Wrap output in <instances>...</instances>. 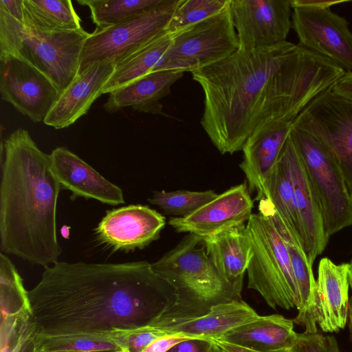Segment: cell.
I'll use <instances>...</instances> for the list:
<instances>
[{"mask_svg": "<svg viewBox=\"0 0 352 352\" xmlns=\"http://www.w3.org/2000/svg\"><path fill=\"white\" fill-rule=\"evenodd\" d=\"M191 74L204 95L200 124L222 155L241 151L263 119L295 120L336 80L329 59L287 41L238 50Z\"/></svg>", "mask_w": 352, "mask_h": 352, "instance_id": "1", "label": "cell"}, {"mask_svg": "<svg viewBox=\"0 0 352 352\" xmlns=\"http://www.w3.org/2000/svg\"><path fill=\"white\" fill-rule=\"evenodd\" d=\"M0 184L1 252L47 267L58 261L56 234L60 184L50 155L41 151L28 131L18 129L2 143Z\"/></svg>", "mask_w": 352, "mask_h": 352, "instance_id": "2", "label": "cell"}, {"mask_svg": "<svg viewBox=\"0 0 352 352\" xmlns=\"http://www.w3.org/2000/svg\"><path fill=\"white\" fill-rule=\"evenodd\" d=\"M202 243V238L188 234L159 260L152 263L153 270L174 289L173 306L150 327L197 317L217 305L241 300L219 274Z\"/></svg>", "mask_w": 352, "mask_h": 352, "instance_id": "3", "label": "cell"}, {"mask_svg": "<svg viewBox=\"0 0 352 352\" xmlns=\"http://www.w3.org/2000/svg\"><path fill=\"white\" fill-rule=\"evenodd\" d=\"M91 33L34 30L0 10V58L23 59L45 75L60 93L78 74L84 43Z\"/></svg>", "mask_w": 352, "mask_h": 352, "instance_id": "4", "label": "cell"}, {"mask_svg": "<svg viewBox=\"0 0 352 352\" xmlns=\"http://www.w3.org/2000/svg\"><path fill=\"white\" fill-rule=\"evenodd\" d=\"M251 244L248 287L272 309L300 307V298L286 243L273 221L260 212L246 223Z\"/></svg>", "mask_w": 352, "mask_h": 352, "instance_id": "5", "label": "cell"}, {"mask_svg": "<svg viewBox=\"0 0 352 352\" xmlns=\"http://www.w3.org/2000/svg\"><path fill=\"white\" fill-rule=\"evenodd\" d=\"M290 136L319 199L329 239L352 225V197L338 164L325 144L294 123Z\"/></svg>", "mask_w": 352, "mask_h": 352, "instance_id": "6", "label": "cell"}, {"mask_svg": "<svg viewBox=\"0 0 352 352\" xmlns=\"http://www.w3.org/2000/svg\"><path fill=\"white\" fill-rule=\"evenodd\" d=\"M152 72H192L225 59L239 50L229 6L223 11L172 36Z\"/></svg>", "mask_w": 352, "mask_h": 352, "instance_id": "7", "label": "cell"}, {"mask_svg": "<svg viewBox=\"0 0 352 352\" xmlns=\"http://www.w3.org/2000/svg\"><path fill=\"white\" fill-rule=\"evenodd\" d=\"M182 0H161L145 11L120 24L91 33L80 58L78 74L98 63H116L166 32L167 26Z\"/></svg>", "mask_w": 352, "mask_h": 352, "instance_id": "8", "label": "cell"}, {"mask_svg": "<svg viewBox=\"0 0 352 352\" xmlns=\"http://www.w3.org/2000/svg\"><path fill=\"white\" fill-rule=\"evenodd\" d=\"M293 123L327 146L352 197V100L329 88L313 100Z\"/></svg>", "mask_w": 352, "mask_h": 352, "instance_id": "9", "label": "cell"}, {"mask_svg": "<svg viewBox=\"0 0 352 352\" xmlns=\"http://www.w3.org/2000/svg\"><path fill=\"white\" fill-rule=\"evenodd\" d=\"M292 23L298 45L352 72V33L344 18L329 8H292Z\"/></svg>", "mask_w": 352, "mask_h": 352, "instance_id": "10", "label": "cell"}, {"mask_svg": "<svg viewBox=\"0 0 352 352\" xmlns=\"http://www.w3.org/2000/svg\"><path fill=\"white\" fill-rule=\"evenodd\" d=\"M291 0H230L239 50L250 51L284 41L292 27Z\"/></svg>", "mask_w": 352, "mask_h": 352, "instance_id": "11", "label": "cell"}, {"mask_svg": "<svg viewBox=\"0 0 352 352\" xmlns=\"http://www.w3.org/2000/svg\"><path fill=\"white\" fill-rule=\"evenodd\" d=\"M1 98L32 121H43L61 93L43 73L27 61L0 58Z\"/></svg>", "mask_w": 352, "mask_h": 352, "instance_id": "12", "label": "cell"}, {"mask_svg": "<svg viewBox=\"0 0 352 352\" xmlns=\"http://www.w3.org/2000/svg\"><path fill=\"white\" fill-rule=\"evenodd\" d=\"M287 165L300 233L301 247L309 263L324 251L328 238L318 196L290 134L282 150Z\"/></svg>", "mask_w": 352, "mask_h": 352, "instance_id": "13", "label": "cell"}, {"mask_svg": "<svg viewBox=\"0 0 352 352\" xmlns=\"http://www.w3.org/2000/svg\"><path fill=\"white\" fill-rule=\"evenodd\" d=\"M165 224V217L148 206L129 205L107 210L95 232L113 251L128 252L157 240Z\"/></svg>", "mask_w": 352, "mask_h": 352, "instance_id": "14", "label": "cell"}, {"mask_svg": "<svg viewBox=\"0 0 352 352\" xmlns=\"http://www.w3.org/2000/svg\"><path fill=\"white\" fill-rule=\"evenodd\" d=\"M253 200L246 182L217 195L192 213L171 218L168 224L178 232L204 238L226 228L246 223L252 215Z\"/></svg>", "mask_w": 352, "mask_h": 352, "instance_id": "15", "label": "cell"}, {"mask_svg": "<svg viewBox=\"0 0 352 352\" xmlns=\"http://www.w3.org/2000/svg\"><path fill=\"white\" fill-rule=\"evenodd\" d=\"M294 121L287 118L261 120L242 147L239 166L250 192L256 191L258 201L263 198L265 183L279 159Z\"/></svg>", "mask_w": 352, "mask_h": 352, "instance_id": "16", "label": "cell"}, {"mask_svg": "<svg viewBox=\"0 0 352 352\" xmlns=\"http://www.w3.org/2000/svg\"><path fill=\"white\" fill-rule=\"evenodd\" d=\"M116 67L111 60L98 63L79 74L61 93L43 122L60 129L85 115L102 90Z\"/></svg>", "mask_w": 352, "mask_h": 352, "instance_id": "17", "label": "cell"}, {"mask_svg": "<svg viewBox=\"0 0 352 352\" xmlns=\"http://www.w3.org/2000/svg\"><path fill=\"white\" fill-rule=\"evenodd\" d=\"M50 155L52 170L60 184L74 197L94 199L109 205L124 203L122 190L65 147Z\"/></svg>", "mask_w": 352, "mask_h": 352, "instance_id": "18", "label": "cell"}, {"mask_svg": "<svg viewBox=\"0 0 352 352\" xmlns=\"http://www.w3.org/2000/svg\"><path fill=\"white\" fill-rule=\"evenodd\" d=\"M349 263L336 265L328 258L320 260L316 279L314 320L325 333L338 332L348 320Z\"/></svg>", "mask_w": 352, "mask_h": 352, "instance_id": "19", "label": "cell"}, {"mask_svg": "<svg viewBox=\"0 0 352 352\" xmlns=\"http://www.w3.org/2000/svg\"><path fill=\"white\" fill-rule=\"evenodd\" d=\"M202 244L219 274L241 296L244 276L252 254L246 223L202 238Z\"/></svg>", "mask_w": 352, "mask_h": 352, "instance_id": "20", "label": "cell"}, {"mask_svg": "<svg viewBox=\"0 0 352 352\" xmlns=\"http://www.w3.org/2000/svg\"><path fill=\"white\" fill-rule=\"evenodd\" d=\"M184 73L175 70L151 72L109 93L104 108L107 112L115 113L131 107L140 112L168 116L164 112L160 100L170 94L171 86Z\"/></svg>", "mask_w": 352, "mask_h": 352, "instance_id": "21", "label": "cell"}, {"mask_svg": "<svg viewBox=\"0 0 352 352\" xmlns=\"http://www.w3.org/2000/svg\"><path fill=\"white\" fill-rule=\"evenodd\" d=\"M258 316V314L241 299L214 305L204 315L157 328L171 334L182 333L198 338L218 340L230 330Z\"/></svg>", "mask_w": 352, "mask_h": 352, "instance_id": "22", "label": "cell"}, {"mask_svg": "<svg viewBox=\"0 0 352 352\" xmlns=\"http://www.w3.org/2000/svg\"><path fill=\"white\" fill-rule=\"evenodd\" d=\"M294 323L293 320L279 314L258 316L218 340L258 351L293 347L298 333L294 331Z\"/></svg>", "mask_w": 352, "mask_h": 352, "instance_id": "23", "label": "cell"}, {"mask_svg": "<svg viewBox=\"0 0 352 352\" xmlns=\"http://www.w3.org/2000/svg\"><path fill=\"white\" fill-rule=\"evenodd\" d=\"M271 219L286 243L300 298V307L293 321L304 327L305 331L316 332L317 324L314 315L316 280L314 276L312 265L309 263L300 243L293 237L280 218L277 215H274Z\"/></svg>", "mask_w": 352, "mask_h": 352, "instance_id": "24", "label": "cell"}, {"mask_svg": "<svg viewBox=\"0 0 352 352\" xmlns=\"http://www.w3.org/2000/svg\"><path fill=\"white\" fill-rule=\"evenodd\" d=\"M172 38L165 32L116 63L102 94H109L152 72L170 45Z\"/></svg>", "mask_w": 352, "mask_h": 352, "instance_id": "25", "label": "cell"}, {"mask_svg": "<svg viewBox=\"0 0 352 352\" xmlns=\"http://www.w3.org/2000/svg\"><path fill=\"white\" fill-rule=\"evenodd\" d=\"M23 24L32 30L63 32L81 28L70 0H23Z\"/></svg>", "mask_w": 352, "mask_h": 352, "instance_id": "26", "label": "cell"}, {"mask_svg": "<svg viewBox=\"0 0 352 352\" xmlns=\"http://www.w3.org/2000/svg\"><path fill=\"white\" fill-rule=\"evenodd\" d=\"M263 198L270 201L287 229L301 245L290 175L282 152L265 183Z\"/></svg>", "mask_w": 352, "mask_h": 352, "instance_id": "27", "label": "cell"}, {"mask_svg": "<svg viewBox=\"0 0 352 352\" xmlns=\"http://www.w3.org/2000/svg\"><path fill=\"white\" fill-rule=\"evenodd\" d=\"M161 0H78L90 9L96 31L103 30L127 21L153 8Z\"/></svg>", "mask_w": 352, "mask_h": 352, "instance_id": "28", "label": "cell"}, {"mask_svg": "<svg viewBox=\"0 0 352 352\" xmlns=\"http://www.w3.org/2000/svg\"><path fill=\"white\" fill-rule=\"evenodd\" d=\"M217 195L212 190H177L170 192L162 190L155 191L153 197L148 201L151 204L158 206L166 214L185 217L213 200Z\"/></svg>", "mask_w": 352, "mask_h": 352, "instance_id": "29", "label": "cell"}, {"mask_svg": "<svg viewBox=\"0 0 352 352\" xmlns=\"http://www.w3.org/2000/svg\"><path fill=\"white\" fill-rule=\"evenodd\" d=\"M230 0H182L166 32L171 36L225 10Z\"/></svg>", "mask_w": 352, "mask_h": 352, "instance_id": "30", "label": "cell"}, {"mask_svg": "<svg viewBox=\"0 0 352 352\" xmlns=\"http://www.w3.org/2000/svg\"><path fill=\"white\" fill-rule=\"evenodd\" d=\"M293 348L295 352H340L334 336L318 331L298 333Z\"/></svg>", "mask_w": 352, "mask_h": 352, "instance_id": "31", "label": "cell"}, {"mask_svg": "<svg viewBox=\"0 0 352 352\" xmlns=\"http://www.w3.org/2000/svg\"><path fill=\"white\" fill-rule=\"evenodd\" d=\"M171 334L167 331L146 326L142 331L133 335L129 339V346L133 352H141L157 338Z\"/></svg>", "mask_w": 352, "mask_h": 352, "instance_id": "32", "label": "cell"}, {"mask_svg": "<svg viewBox=\"0 0 352 352\" xmlns=\"http://www.w3.org/2000/svg\"><path fill=\"white\" fill-rule=\"evenodd\" d=\"M193 338H198L186 336L182 333L167 334L155 340L141 352H168L177 344Z\"/></svg>", "mask_w": 352, "mask_h": 352, "instance_id": "33", "label": "cell"}, {"mask_svg": "<svg viewBox=\"0 0 352 352\" xmlns=\"http://www.w3.org/2000/svg\"><path fill=\"white\" fill-rule=\"evenodd\" d=\"M116 348V346L111 343L82 338L76 340L72 344L63 346L61 350L72 352H96L111 350Z\"/></svg>", "mask_w": 352, "mask_h": 352, "instance_id": "34", "label": "cell"}, {"mask_svg": "<svg viewBox=\"0 0 352 352\" xmlns=\"http://www.w3.org/2000/svg\"><path fill=\"white\" fill-rule=\"evenodd\" d=\"M168 352H214V344L210 339L193 338L177 344Z\"/></svg>", "mask_w": 352, "mask_h": 352, "instance_id": "35", "label": "cell"}, {"mask_svg": "<svg viewBox=\"0 0 352 352\" xmlns=\"http://www.w3.org/2000/svg\"><path fill=\"white\" fill-rule=\"evenodd\" d=\"M0 10H3L14 19L23 23V0H0Z\"/></svg>", "mask_w": 352, "mask_h": 352, "instance_id": "36", "label": "cell"}, {"mask_svg": "<svg viewBox=\"0 0 352 352\" xmlns=\"http://www.w3.org/2000/svg\"><path fill=\"white\" fill-rule=\"evenodd\" d=\"M331 89L339 95L352 100V72H345L333 85Z\"/></svg>", "mask_w": 352, "mask_h": 352, "instance_id": "37", "label": "cell"}, {"mask_svg": "<svg viewBox=\"0 0 352 352\" xmlns=\"http://www.w3.org/2000/svg\"><path fill=\"white\" fill-rule=\"evenodd\" d=\"M210 340L214 344L217 346L224 352H295L293 347L284 348L270 351H258L236 346L220 340Z\"/></svg>", "mask_w": 352, "mask_h": 352, "instance_id": "38", "label": "cell"}, {"mask_svg": "<svg viewBox=\"0 0 352 352\" xmlns=\"http://www.w3.org/2000/svg\"><path fill=\"white\" fill-rule=\"evenodd\" d=\"M348 320H349V327L352 339V298L349 301V314H348Z\"/></svg>", "mask_w": 352, "mask_h": 352, "instance_id": "39", "label": "cell"}, {"mask_svg": "<svg viewBox=\"0 0 352 352\" xmlns=\"http://www.w3.org/2000/svg\"><path fill=\"white\" fill-rule=\"evenodd\" d=\"M348 278H349V286L352 289V270H350L349 269V272H348Z\"/></svg>", "mask_w": 352, "mask_h": 352, "instance_id": "40", "label": "cell"}, {"mask_svg": "<svg viewBox=\"0 0 352 352\" xmlns=\"http://www.w3.org/2000/svg\"><path fill=\"white\" fill-rule=\"evenodd\" d=\"M1 352H9L8 346L7 343L4 345V346L1 349Z\"/></svg>", "mask_w": 352, "mask_h": 352, "instance_id": "41", "label": "cell"}, {"mask_svg": "<svg viewBox=\"0 0 352 352\" xmlns=\"http://www.w3.org/2000/svg\"><path fill=\"white\" fill-rule=\"evenodd\" d=\"M214 352H224V351L214 344Z\"/></svg>", "mask_w": 352, "mask_h": 352, "instance_id": "42", "label": "cell"}, {"mask_svg": "<svg viewBox=\"0 0 352 352\" xmlns=\"http://www.w3.org/2000/svg\"><path fill=\"white\" fill-rule=\"evenodd\" d=\"M349 269L350 270H352V261L350 263H349Z\"/></svg>", "mask_w": 352, "mask_h": 352, "instance_id": "43", "label": "cell"}, {"mask_svg": "<svg viewBox=\"0 0 352 352\" xmlns=\"http://www.w3.org/2000/svg\"><path fill=\"white\" fill-rule=\"evenodd\" d=\"M12 352H18V351L16 349H14Z\"/></svg>", "mask_w": 352, "mask_h": 352, "instance_id": "44", "label": "cell"}, {"mask_svg": "<svg viewBox=\"0 0 352 352\" xmlns=\"http://www.w3.org/2000/svg\"><path fill=\"white\" fill-rule=\"evenodd\" d=\"M73 352H76V351H73Z\"/></svg>", "mask_w": 352, "mask_h": 352, "instance_id": "45", "label": "cell"}]
</instances>
